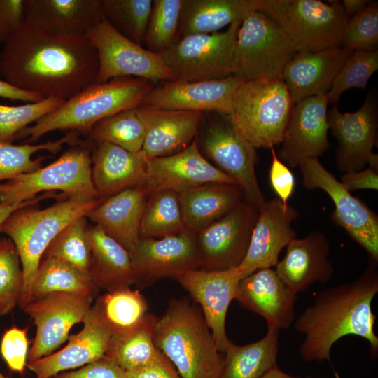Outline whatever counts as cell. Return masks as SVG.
I'll list each match as a JSON object with an SVG mask.
<instances>
[{"mask_svg": "<svg viewBox=\"0 0 378 378\" xmlns=\"http://www.w3.org/2000/svg\"><path fill=\"white\" fill-rule=\"evenodd\" d=\"M97 50L85 36L50 34L24 22L4 43L0 74L23 91L66 100L95 83Z\"/></svg>", "mask_w": 378, "mask_h": 378, "instance_id": "6da1fadb", "label": "cell"}, {"mask_svg": "<svg viewBox=\"0 0 378 378\" xmlns=\"http://www.w3.org/2000/svg\"><path fill=\"white\" fill-rule=\"evenodd\" d=\"M376 264L372 261L356 280L318 293L312 304L295 319V330L304 335L299 349L304 360L330 362L332 345L346 335L365 339L372 354L377 356L376 316L372 310L378 292Z\"/></svg>", "mask_w": 378, "mask_h": 378, "instance_id": "7a4b0ae2", "label": "cell"}, {"mask_svg": "<svg viewBox=\"0 0 378 378\" xmlns=\"http://www.w3.org/2000/svg\"><path fill=\"white\" fill-rule=\"evenodd\" d=\"M156 347L182 378H220V351L202 312L186 299H173L154 328Z\"/></svg>", "mask_w": 378, "mask_h": 378, "instance_id": "3957f363", "label": "cell"}, {"mask_svg": "<svg viewBox=\"0 0 378 378\" xmlns=\"http://www.w3.org/2000/svg\"><path fill=\"white\" fill-rule=\"evenodd\" d=\"M153 88V82L134 77L92 84L22 130L15 138L33 143L55 130L87 134L100 120L139 106Z\"/></svg>", "mask_w": 378, "mask_h": 378, "instance_id": "277c9868", "label": "cell"}, {"mask_svg": "<svg viewBox=\"0 0 378 378\" xmlns=\"http://www.w3.org/2000/svg\"><path fill=\"white\" fill-rule=\"evenodd\" d=\"M103 199H62L43 209L21 207L3 222L0 232L8 235L15 244L23 272V290L18 304L28 303L33 280L48 245L66 225L85 216Z\"/></svg>", "mask_w": 378, "mask_h": 378, "instance_id": "5b68a950", "label": "cell"}, {"mask_svg": "<svg viewBox=\"0 0 378 378\" xmlns=\"http://www.w3.org/2000/svg\"><path fill=\"white\" fill-rule=\"evenodd\" d=\"M293 106L282 78L243 82L234 98L231 121L255 148L281 144Z\"/></svg>", "mask_w": 378, "mask_h": 378, "instance_id": "8992f818", "label": "cell"}, {"mask_svg": "<svg viewBox=\"0 0 378 378\" xmlns=\"http://www.w3.org/2000/svg\"><path fill=\"white\" fill-rule=\"evenodd\" d=\"M260 11L281 28L296 52L341 47L348 21L341 1L260 0Z\"/></svg>", "mask_w": 378, "mask_h": 378, "instance_id": "52a82bcc", "label": "cell"}, {"mask_svg": "<svg viewBox=\"0 0 378 378\" xmlns=\"http://www.w3.org/2000/svg\"><path fill=\"white\" fill-rule=\"evenodd\" d=\"M91 166L90 148L81 140L50 164L0 183V202L19 204L55 190L68 199H97Z\"/></svg>", "mask_w": 378, "mask_h": 378, "instance_id": "ba28073f", "label": "cell"}, {"mask_svg": "<svg viewBox=\"0 0 378 378\" xmlns=\"http://www.w3.org/2000/svg\"><path fill=\"white\" fill-rule=\"evenodd\" d=\"M296 50L279 25L263 12L249 14L237 31L232 76L243 82L282 78Z\"/></svg>", "mask_w": 378, "mask_h": 378, "instance_id": "9c48e42d", "label": "cell"}, {"mask_svg": "<svg viewBox=\"0 0 378 378\" xmlns=\"http://www.w3.org/2000/svg\"><path fill=\"white\" fill-rule=\"evenodd\" d=\"M241 23L234 22L224 31L182 36L160 55L175 80L226 78L232 75L234 48Z\"/></svg>", "mask_w": 378, "mask_h": 378, "instance_id": "30bf717a", "label": "cell"}, {"mask_svg": "<svg viewBox=\"0 0 378 378\" xmlns=\"http://www.w3.org/2000/svg\"><path fill=\"white\" fill-rule=\"evenodd\" d=\"M85 37L98 55L95 83L122 77L139 78L153 83L175 80L160 55L125 38L105 20L91 29Z\"/></svg>", "mask_w": 378, "mask_h": 378, "instance_id": "8fae6325", "label": "cell"}, {"mask_svg": "<svg viewBox=\"0 0 378 378\" xmlns=\"http://www.w3.org/2000/svg\"><path fill=\"white\" fill-rule=\"evenodd\" d=\"M303 186L321 189L332 199L335 209L331 220L368 253L378 260V216L359 198L354 197L317 158L307 159L298 165Z\"/></svg>", "mask_w": 378, "mask_h": 378, "instance_id": "7c38bea8", "label": "cell"}, {"mask_svg": "<svg viewBox=\"0 0 378 378\" xmlns=\"http://www.w3.org/2000/svg\"><path fill=\"white\" fill-rule=\"evenodd\" d=\"M219 115L207 127L202 141L203 151L217 168L237 182L245 200L260 209L265 200L255 173L256 148L240 133L229 115Z\"/></svg>", "mask_w": 378, "mask_h": 378, "instance_id": "4fadbf2b", "label": "cell"}, {"mask_svg": "<svg viewBox=\"0 0 378 378\" xmlns=\"http://www.w3.org/2000/svg\"><path fill=\"white\" fill-rule=\"evenodd\" d=\"M259 209L245 199L223 217L197 232L201 268L239 267L247 253Z\"/></svg>", "mask_w": 378, "mask_h": 378, "instance_id": "5bb4252c", "label": "cell"}, {"mask_svg": "<svg viewBox=\"0 0 378 378\" xmlns=\"http://www.w3.org/2000/svg\"><path fill=\"white\" fill-rule=\"evenodd\" d=\"M94 296L55 293L28 303L22 310L36 326L28 363L54 353L68 340L72 327L83 323Z\"/></svg>", "mask_w": 378, "mask_h": 378, "instance_id": "9a60e30c", "label": "cell"}, {"mask_svg": "<svg viewBox=\"0 0 378 378\" xmlns=\"http://www.w3.org/2000/svg\"><path fill=\"white\" fill-rule=\"evenodd\" d=\"M130 254L136 283L142 286L201 268L197 232L187 228L163 237L140 238Z\"/></svg>", "mask_w": 378, "mask_h": 378, "instance_id": "2e32d148", "label": "cell"}, {"mask_svg": "<svg viewBox=\"0 0 378 378\" xmlns=\"http://www.w3.org/2000/svg\"><path fill=\"white\" fill-rule=\"evenodd\" d=\"M242 278L238 267L225 270L199 268L174 279L200 308L217 346L223 354L232 343L226 333V317Z\"/></svg>", "mask_w": 378, "mask_h": 378, "instance_id": "e0dca14e", "label": "cell"}, {"mask_svg": "<svg viewBox=\"0 0 378 378\" xmlns=\"http://www.w3.org/2000/svg\"><path fill=\"white\" fill-rule=\"evenodd\" d=\"M242 83L232 75L209 80L164 81L153 87L139 106L230 115L235 93Z\"/></svg>", "mask_w": 378, "mask_h": 378, "instance_id": "ac0fdd59", "label": "cell"}, {"mask_svg": "<svg viewBox=\"0 0 378 378\" xmlns=\"http://www.w3.org/2000/svg\"><path fill=\"white\" fill-rule=\"evenodd\" d=\"M328 104L326 94L307 97L293 104L276 154L287 166L295 167L304 160L318 159L329 148Z\"/></svg>", "mask_w": 378, "mask_h": 378, "instance_id": "d6986e66", "label": "cell"}, {"mask_svg": "<svg viewBox=\"0 0 378 378\" xmlns=\"http://www.w3.org/2000/svg\"><path fill=\"white\" fill-rule=\"evenodd\" d=\"M329 130L338 141L335 164L342 172L365 168L377 142V102L369 94L354 113H342L336 105L328 112Z\"/></svg>", "mask_w": 378, "mask_h": 378, "instance_id": "ffe728a7", "label": "cell"}, {"mask_svg": "<svg viewBox=\"0 0 378 378\" xmlns=\"http://www.w3.org/2000/svg\"><path fill=\"white\" fill-rule=\"evenodd\" d=\"M207 183L237 185L204 157L196 139L178 153L148 160L145 183L148 197L166 190L178 193Z\"/></svg>", "mask_w": 378, "mask_h": 378, "instance_id": "44dd1931", "label": "cell"}, {"mask_svg": "<svg viewBox=\"0 0 378 378\" xmlns=\"http://www.w3.org/2000/svg\"><path fill=\"white\" fill-rule=\"evenodd\" d=\"M298 216L294 206L284 204L278 197L265 201L259 209L247 253L239 267L243 278L277 265L282 249L297 237L292 224Z\"/></svg>", "mask_w": 378, "mask_h": 378, "instance_id": "7402d4cb", "label": "cell"}, {"mask_svg": "<svg viewBox=\"0 0 378 378\" xmlns=\"http://www.w3.org/2000/svg\"><path fill=\"white\" fill-rule=\"evenodd\" d=\"M82 330L69 335L60 350L36 361L27 368L36 378H52L62 372L75 370L92 363L107 352L113 332L101 312L97 301L86 314Z\"/></svg>", "mask_w": 378, "mask_h": 378, "instance_id": "603a6c76", "label": "cell"}, {"mask_svg": "<svg viewBox=\"0 0 378 378\" xmlns=\"http://www.w3.org/2000/svg\"><path fill=\"white\" fill-rule=\"evenodd\" d=\"M298 299L272 268L260 269L241 279L235 300L261 316L268 328L286 330L295 319Z\"/></svg>", "mask_w": 378, "mask_h": 378, "instance_id": "cb8c5ba5", "label": "cell"}, {"mask_svg": "<svg viewBox=\"0 0 378 378\" xmlns=\"http://www.w3.org/2000/svg\"><path fill=\"white\" fill-rule=\"evenodd\" d=\"M86 144L90 148L92 180L99 198L145 186L149 159L143 150L131 152L108 142Z\"/></svg>", "mask_w": 378, "mask_h": 378, "instance_id": "d4e9b609", "label": "cell"}, {"mask_svg": "<svg viewBox=\"0 0 378 378\" xmlns=\"http://www.w3.org/2000/svg\"><path fill=\"white\" fill-rule=\"evenodd\" d=\"M330 244L321 232L295 238L286 246L284 257L275 266L283 282L295 294L314 283L326 284L333 274L329 260Z\"/></svg>", "mask_w": 378, "mask_h": 378, "instance_id": "484cf974", "label": "cell"}, {"mask_svg": "<svg viewBox=\"0 0 378 378\" xmlns=\"http://www.w3.org/2000/svg\"><path fill=\"white\" fill-rule=\"evenodd\" d=\"M145 129L142 150L148 159L164 157L186 148L195 139L203 113L138 106Z\"/></svg>", "mask_w": 378, "mask_h": 378, "instance_id": "4316f807", "label": "cell"}, {"mask_svg": "<svg viewBox=\"0 0 378 378\" xmlns=\"http://www.w3.org/2000/svg\"><path fill=\"white\" fill-rule=\"evenodd\" d=\"M353 52L343 47L296 52L282 73L293 103L326 94L335 76Z\"/></svg>", "mask_w": 378, "mask_h": 378, "instance_id": "83f0119b", "label": "cell"}, {"mask_svg": "<svg viewBox=\"0 0 378 378\" xmlns=\"http://www.w3.org/2000/svg\"><path fill=\"white\" fill-rule=\"evenodd\" d=\"M25 22L44 31L85 36L104 18L102 0H25Z\"/></svg>", "mask_w": 378, "mask_h": 378, "instance_id": "f1b7e54d", "label": "cell"}, {"mask_svg": "<svg viewBox=\"0 0 378 378\" xmlns=\"http://www.w3.org/2000/svg\"><path fill=\"white\" fill-rule=\"evenodd\" d=\"M148 198L145 186L127 188L102 200L85 216L130 252L140 239Z\"/></svg>", "mask_w": 378, "mask_h": 378, "instance_id": "f546056e", "label": "cell"}, {"mask_svg": "<svg viewBox=\"0 0 378 378\" xmlns=\"http://www.w3.org/2000/svg\"><path fill=\"white\" fill-rule=\"evenodd\" d=\"M89 275L99 288L111 291L136 284L130 252L98 225L88 227Z\"/></svg>", "mask_w": 378, "mask_h": 378, "instance_id": "4dcf8cb0", "label": "cell"}, {"mask_svg": "<svg viewBox=\"0 0 378 378\" xmlns=\"http://www.w3.org/2000/svg\"><path fill=\"white\" fill-rule=\"evenodd\" d=\"M183 220L195 232L223 217L244 198L238 185L207 183L178 193Z\"/></svg>", "mask_w": 378, "mask_h": 378, "instance_id": "1f68e13d", "label": "cell"}, {"mask_svg": "<svg viewBox=\"0 0 378 378\" xmlns=\"http://www.w3.org/2000/svg\"><path fill=\"white\" fill-rule=\"evenodd\" d=\"M260 8V0H185L178 38L218 32L234 22H242Z\"/></svg>", "mask_w": 378, "mask_h": 378, "instance_id": "d6a6232c", "label": "cell"}, {"mask_svg": "<svg viewBox=\"0 0 378 378\" xmlns=\"http://www.w3.org/2000/svg\"><path fill=\"white\" fill-rule=\"evenodd\" d=\"M158 316L147 314L134 328L113 334L105 356L126 372L139 370L158 361L163 354L154 342Z\"/></svg>", "mask_w": 378, "mask_h": 378, "instance_id": "836d02e7", "label": "cell"}, {"mask_svg": "<svg viewBox=\"0 0 378 378\" xmlns=\"http://www.w3.org/2000/svg\"><path fill=\"white\" fill-rule=\"evenodd\" d=\"M279 330L268 328L262 339L245 345L231 343L224 353L220 378H260L276 365Z\"/></svg>", "mask_w": 378, "mask_h": 378, "instance_id": "e575fe53", "label": "cell"}, {"mask_svg": "<svg viewBox=\"0 0 378 378\" xmlns=\"http://www.w3.org/2000/svg\"><path fill=\"white\" fill-rule=\"evenodd\" d=\"M99 289L89 276L60 260L43 257L33 280L28 303L55 293L94 297Z\"/></svg>", "mask_w": 378, "mask_h": 378, "instance_id": "d590c367", "label": "cell"}, {"mask_svg": "<svg viewBox=\"0 0 378 378\" xmlns=\"http://www.w3.org/2000/svg\"><path fill=\"white\" fill-rule=\"evenodd\" d=\"M78 135L76 132H69L59 139L37 144H13L0 140V182L39 169L46 157L33 159L31 157L35 153L44 150L56 154L65 144H78L80 141Z\"/></svg>", "mask_w": 378, "mask_h": 378, "instance_id": "8d00e7d4", "label": "cell"}, {"mask_svg": "<svg viewBox=\"0 0 378 378\" xmlns=\"http://www.w3.org/2000/svg\"><path fill=\"white\" fill-rule=\"evenodd\" d=\"M178 194L166 190L148 197L140 224V238H160L186 230Z\"/></svg>", "mask_w": 378, "mask_h": 378, "instance_id": "74e56055", "label": "cell"}, {"mask_svg": "<svg viewBox=\"0 0 378 378\" xmlns=\"http://www.w3.org/2000/svg\"><path fill=\"white\" fill-rule=\"evenodd\" d=\"M96 301L113 335L138 326L146 316L148 308L145 297L130 286L106 291Z\"/></svg>", "mask_w": 378, "mask_h": 378, "instance_id": "f35d334b", "label": "cell"}, {"mask_svg": "<svg viewBox=\"0 0 378 378\" xmlns=\"http://www.w3.org/2000/svg\"><path fill=\"white\" fill-rule=\"evenodd\" d=\"M136 107L120 111L100 120L87 134L84 141L88 144L108 142L131 152L141 150L145 129Z\"/></svg>", "mask_w": 378, "mask_h": 378, "instance_id": "ab89813d", "label": "cell"}, {"mask_svg": "<svg viewBox=\"0 0 378 378\" xmlns=\"http://www.w3.org/2000/svg\"><path fill=\"white\" fill-rule=\"evenodd\" d=\"M152 0H102L104 18L118 33L141 45L152 9Z\"/></svg>", "mask_w": 378, "mask_h": 378, "instance_id": "60d3db41", "label": "cell"}, {"mask_svg": "<svg viewBox=\"0 0 378 378\" xmlns=\"http://www.w3.org/2000/svg\"><path fill=\"white\" fill-rule=\"evenodd\" d=\"M88 229L86 216L73 221L53 239L43 257L60 260L90 276V248Z\"/></svg>", "mask_w": 378, "mask_h": 378, "instance_id": "b9f144b4", "label": "cell"}, {"mask_svg": "<svg viewBox=\"0 0 378 378\" xmlns=\"http://www.w3.org/2000/svg\"><path fill=\"white\" fill-rule=\"evenodd\" d=\"M185 0H154L144 38L149 51L160 55L178 38Z\"/></svg>", "mask_w": 378, "mask_h": 378, "instance_id": "7bdbcfd3", "label": "cell"}, {"mask_svg": "<svg viewBox=\"0 0 378 378\" xmlns=\"http://www.w3.org/2000/svg\"><path fill=\"white\" fill-rule=\"evenodd\" d=\"M23 272L18 250L9 238L0 239V316L18 306L23 290Z\"/></svg>", "mask_w": 378, "mask_h": 378, "instance_id": "ee69618b", "label": "cell"}, {"mask_svg": "<svg viewBox=\"0 0 378 378\" xmlns=\"http://www.w3.org/2000/svg\"><path fill=\"white\" fill-rule=\"evenodd\" d=\"M377 69L378 50L354 51L335 76L326 94L328 102L336 105L342 94L350 88H365Z\"/></svg>", "mask_w": 378, "mask_h": 378, "instance_id": "f6af8a7d", "label": "cell"}, {"mask_svg": "<svg viewBox=\"0 0 378 378\" xmlns=\"http://www.w3.org/2000/svg\"><path fill=\"white\" fill-rule=\"evenodd\" d=\"M64 100L49 97L20 106L0 104V140L12 142L22 130L50 113Z\"/></svg>", "mask_w": 378, "mask_h": 378, "instance_id": "bcb514c9", "label": "cell"}, {"mask_svg": "<svg viewBox=\"0 0 378 378\" xmlns=\"http://www.w3.org/2000/svg\"><path fill=\"white\" fill-rule=\"evenodd\" d=\"M341 47L354 51L378 50V2L370 1L359 13L346 22Z\"/></svg>", "mask_w": 378, "mask_h": 378, "instance_id": "7dc6e473", "label": "cell"}, {"mask_svg": "<svg viewBox=\"0 0 378 378\" xmlns=\"http://www.w3.org/2000/svg\"><path fill=\"white\" fill-rule=\"evenodd\" d=\"M27 330L13 326L3 334L0 353L8 368L23 374L27 368L29 354Z\"/></svg>", "mask_w": 378, "mask_h": 378, "instance_id": "c3c4849f", "label": "cell"}, {"mask_svg": "<svg viewBox=\"0 0 378 378\" xmlns=\"http://www.w3.org/2000/svg\"><path fill=\"white\" fill-rule=\"evenodd\" d=\"M52 378H127V374L115 361L104 356L75 370L58 373Z\"/></svg>", "mask_w": 378, "mask_h": 378, "instance_id": "681fc988", "label": "cell"}, {"mask_svg": "<svg viewBox=\"0 0 378 378\" xmlns=\"http://www.w3.org/2000/svg\"><path fill=\"white\" fill-rule=\"evenodd\" d=\"M25 0H0V43H4L25 22Z\"/></svg>", "mask_w": 378, "mask_h": 378, "instance_id": "f907efd6", "label": "cell"}, {"mask_svg": "<svg viewBox=\"0 0 378 378\" xmlns=\"http://www.w3.org/2000/svg\"><path fill=\"white\" fill-rule=\"evenodd\" d=\"M272 164L270 169V181L271 186L284 204L293 195L295 188V178L289 167L281 161L276 155L274 148H271Z\"/></svg>", "mask_w": 378, "mask_h": 378, "instance_id": "816d5d0a", "label": "cell"}, {"mask_svg": "<svg viewBox=\"0 0 378 378\" xmlns=\"http://www.w3.org/2000/svg\"><path fill=\"white\" fill-rule=\"evenodd\" d=\"M368 167L356 172H347L341 176L340 182L349 191L378 189V155L372 153Z\"/></svg>", "mask_w": 378, "mask_h": 378, "instance_id": "f5cc1de1", "label": "cell"}, {"mask_svg": "<svg viewBox=\"0 0 378 378\" xmlns=\"http://www.w3.org/2000/svg\"><path fill=\"white\" fill-rule=\"evenodd\" d=\"M127 378H182L163 354L153 364L139 370L126 372Z\"/></svg>", "mask_w": 378, "mask_h": 378, "instance_id": "db71d44e", "label": "cell"}, {"mask_svg": "<svg viewBox=\"0 0 378 378\" xmlns=\"http://www.w3.org/2000/svg\"><path fill=\"white\" fill-rule=\"evenodd\" d=\"M0 97L27 103L43 99L40 95L20 90L4 80H0Z\"/></svg>", "mask_w": 378, "mask_h": 378, "instance_id": "11a10c76", "label": "cell"}, {"mask_svg": "<svg viewBox=\"0 0 378 378\" xmlns=\"http://www.w3.org/2000/svg\"><path fill=\"white\" fill-rule=\"evenodd\" d=\"M62 194H56L55 192H44L42 195H37L36 197L31 198L29 200L23 202L19 204H7L0 202V227L3 222L15 210L27 206H33L38 204L39 202L43 201L47 198L55 197L57 199H61Z\"/></svg>", "mask_w": 378, "mask_h": 378, "instance_id": "9f6ffc18", "label": "cell"}, {"mask_svg": "<svg viewBox=\"0 0 378 378\" xmlns=\"http://www.w3.org/2000/svg\"><path fill=\"white\" fill-rule=\"evenodd\" d=\"M370 2L369 0H344L341 1L348 20L364 10Z\"/></svg>", "mask_w": 378, "mask_h": 378, "instance_id": "6f0895ef", "label": "cell"}, {"mask_svg": "<svg viewBox=\"0 0 378 378\" xmlns=\"http://www.w3.org/2000/svg\"><path fill=\"white\" fill-rule=\"evenodd\" d=\"M260 378H313L312 377H294L291 376L281 369L279 368L277 365H275L268 371H267L264 374H262Z\"/></svg>", "mask_w": 378, "mask_h": 378, "instance_id": "680465c9", "label": "cell"}, {"mask_svg": "<svg viewBox=\"0 0 378 378\" xmlns=\"http://www.w3.org/2000/svg\"><path fill=\"white\" fill-rule=\"evenodd\" d=\"M0 378H8V377L4 376V375L0 372Z\"/></svg>", "mask_w": 378, "mask_h": 378, "instance_id": "91938a15", "label": "cell"}]
</instances>
